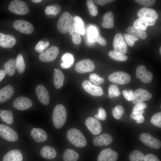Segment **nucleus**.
Masks as SVG:
<instances>
[{
	"instance_id": "f257e3e1",
	"label": "nucleus",
	"mask_w": 161,
	"mask_h": 161,
	"mask_svg": "<svg viewBox=\"0 0 161 161\" xmlns=\"http://www.w3.org/2000/svg\"><path fill=\"white\" fill-rule=\"evenodd\" d=\"M67 117V112L65 107L62 105H56L53 110L52 120L55 128H61L65 123Z\"/></svg>"
},
{
	"instance_id": "f03ea898",
	"label": "nucleus",
	"mask_w": 161,
	"mask_h": 161,
	"mask_svg": "<svg viewBox=\"0 0 161 161\" xmlns=\"http://www.w3.org/2000/svg\"><path fill=\"white\" fill-rule=\"evenodd\" d=\"M66 136L69 141L75 146L79 148L85 147L87 144L86 138L78 129L72 128L68 131Z\"/></svg>"
},
{
	"instance_id": "7ed1b4c3",
	"label": "nucleus",
	"mask_w": 161,
	"mask_h": 161,
	"mask_svg": "<svg viewBox=\"0 0 161 161\" xmlns=\"http://www.w3.org/2000/svg\"><path fill=\"white\" fill-rule=\"evenodd\" d=\"M73 18L68 12L63 13L60 17L57 24V28L61 33H67L70 28Z\"/></svg>"
},
{
	"instance_id": "20e7f679",
	"label": "nucleus",
	"mask_w": 161,
	"mask_h": 161,
	"mask_svg": "<svg viewBox=\"0 0 161 161\" xmlns=\"http://www.w3.org/2000/svg\"><path fill=\"white\" fill-rule=\"evenodd\" d=\"M8 9L12 13L20 15H25L29 11V8L26 3L19 0H14L11 1Z\"/></svg>"
},
{
	"instance_id": "39448f33",
	"label": "nucleus",
	"mask_w": 161,
	"mask_h": 161,
	"mask_svg": "<svg viewBox=\"0 0 161 161\" xmlns=\"http://www.w3.org/2000/svg\"><path fill=\"white\" fill-rule=\"evenodd\" d=\"M113 46L114 51L118 55H124L126 53L127 45L121 33H118L114 36Z\"/></svg>"
},
{
	"instance_id": "423d86ee",
	"label": "nucleus",
	"mask_w": 161,
	"mask_h": 161,
	"mask_svg": "<svg viewBox=\"0 0 161 161\" xmlns=\"http://www.w3.org/2000/svg\"><path fill=\"white\" fill-rule=\"evenodd\" d=\"M108 79L111 82L120 85H124L129 83L131 80L130 75L128 73L117 71L109 75Z\"/></svg>"
},
{
	"instance_id": "0eeeda50",
	"label": "nucleus",
	"mask_w": 161,
	"mask_h": 161,
	"mask_svg": "<svg viewBox=\"0 0 161 161\" xmlns=\"http://www.w3.org/2000/svg\"><path fill=\"white\" fill-rule=\"evenodd\" d=\"M59 53V48L56 46H53L41 53L39 56V59L43 62L52 61L57 58Z\"/></svg>"
},
{
	"instance_id": "6e6552de",
	"label": "nucleus",
	"mask_w": 161,
	"mask_h": 161,
	"mask_svg": "<svg viewBox=\"0 0 161 161\" xmlns=\"http://www.w3.org/2000/svg\"><path fill=\"white\" fill-rule=\"evenodd\" d=\"M0 136L8 141L15 142L18 139V135L14 130L3 124H0Z\"/></svg>"
},
{
	"instance_id": "1a4fd4ad",
	"label": "nucleus",
	"mask_w": 161,
	"mask_h": 161,
	"mask_svg": "<svg viewBox=\"0 0 161 161\" xmlns=\"http://www.w3.org/2000/svg\"><path fill=\"white\" fill-rule=\"evenodd\" d=\"M140 138L142 142L151 148L158 149L161 147V141L148 133L142 134L140 135Z\"/></svg>"
},
{
	"instance_id": "9d476101",
	"label": "nucleus",
	"mask_w": 161,
	"mask_h": 161,
	"mask_svg": "<svg viewBox=\"0 0 161 161\" xmlns=\"http://www.w3.org/2000/svg\"><path fill=\"white\" fill-rule=\"evenodd\" d=\"M95 66L93 62L89 59H84L78 62L75 64V69L76 72L80 73L93 71Z\"/></svg>"
},
{
	"instance_id": "9b49d317",
	"label": "nucleus",
	"mask_w": 161,
	"mask_h": 161,
	"mask_svg": "<svg viewBox=\"0 0 161 161\" xmlns=\"http://www.w3.org/2000/svg\"><path fill=\"white\" fill-rule=\"evenodd\" d=\"M13 26L17 31L26 34H31L34 30V27L31 23L23 20L15 21L13 23Z\"/></svg>"
},
{
	"instance_id": "f8f14e48",
	"label": "nucleus",
	"mask_w": 161,
	"mask_h": 161,
	"mask_svg": "<svg viewBox=\"0 0 161 161\" xmlns=\"http://www.w3.org/2000/svg\"><path fill=\"white\" fill-rule=\"evenodd\" d=\"M85 124L88 129L93 135H98L101 131V125L95 117H90L88 118L86 120Z\"/></svg>"
},
{
	"instance_id": "ddd939ff",
	"label": "nucleus",
	"mask_w": 161,
	"mask_h": 161,
	"mask_svg": "<svg viewBox=\"0 0 161 161\" xmlns=\"http://www.w3.org/2000/svg\"><path fill=\"white\" fill-rule=\"evenodd\" d=\"M152 97V94L147 90L142 89H138L134 92V97L132 103L136 105L148 100Z\"/></svg>"
},
{
	"instance_id": "4468645a",
	"label": "nucleus",
	"mask_w": 161,
	"mask_h": 161,
	"mask_svg": "<svg viewBox=\"0 0 161 161\" xmlns=\"http://www.w3.org/2000/svg\"><path fill=\"white\" fill-rule=\"evenodd\" d=\"M136 76L137 78L140 79L141 81L144 83L150 82L153 77L152 73L148 71L146 67L143 65H140L137 67Z\"/></svg>"
},
{
	"instance_id": "2eb2a0df",
	"label": "nucleus",
	"mask_w": 161,
	"mask_h": 161,
	"mask_svg": "<svg viewBox=\"0 0 161 161\" xmlns=\"http://www.w3.org/2000/svg\"><path fill=\"white\" fill-rule=\"evenodd\" d=\"M82 85L86 92L93 96H100L103 94V89L100 86L94 85L88 80L84 81Z\"/></svg>"
},
{
	"instance_id": "dca6fc26",
	"label": "nucleus",
	"mask_w": 161,
	"mask_h": 161,
	"mask_svg": "<svg viewBox=\"0 0 161 161\" xmlns=\"http://www.w3.org/2000/svg\"><path fill=\"white\" fill-rule=\"evenodd\" d=\"M32 105V102L30 98L21 96L16 98L14 101L13 105L16 109L25 110L30 108Z\"/></svg>"
},
{
	"instance_id": "f3484780",
	"label": "nucleus",
	"mask_w": 161,
	"mask_h": 161,
	"mask_svg": "<svg viewBox=\"0 0 161 161\" xmlns=\"http://www.w3.org/2000/svg\"><path fill=\"white\" fill-rule=\"evenodd\" d=\"M118 157L117 152L108 148L102 151L99 153L97 161H116Z\"/></svg>"
},
{
	"instance_id": "a211bd4d",
	"label": "nucleus",
	"mask_w": 161,
	"mask_h": 161,
	"mask_svg": "<svg viewBox=\"0 0 161 161\" xmlns=\"http://www.w3.org/2000/svg\"><path fill=\"white\" fill-rule=\"evenodd\" d=\"M35 91L39 101L44 105H48L50 98L48 92L46 87L42 85H39L36 87Z\"/></svg>"
},
{
	"instance_id": "6ab92c4d",
	"label": "nucleus",
	"mask_w": 161,
	"mask_h": 161,
	"mask_svg": "<svg viewBox=\"0 0 161 161\" xmlns=\"http://www.w3.org/2000/svg\"><path fill=\"white\" fill-rule=\"evenodd\" d=\"M16 43V39L14 36L0 32V47L4 48H10L13 47Z\"/></svg>"
},
{
	"instance_id": "aec40b11",
	"label": "nucleus",
	"mask_w": 161,
	"mask_h": 161,
	"mask_svg": "<svg viewBox=\"0 0 161 161\" xmlns=\"http://www.w3.org/2000/svg\"><path fill=\"white\" fill-rule=\"evenodd\" d=\"M14 92L13 87L9 85L0 89V103H4L9 100Z\"/></svg>"
},
{
	"instance_id": "412c9836",
	"label": "nucleus",
	"mask_w": 161,
	"mask_h": 161,
	"mask_svg": "<svg viewBox=\"0 0 161 161\" xmlns=\"http://www.w3.org/2000/svg\"><path fill=\"white\" fill-rule=\"evenodd\" d=\"M112 136L107 133H104L96 137L93 140L94 145L97 146H101L104 145H107L112 142Z\"/></svg>"
},
{
	"instance_id": "4be33fe9",
	"label": "nucleus",
	"mask_w": 161,
	"mask_h": 161,
	"mask_svg": "<svg viewBox=\"0 0 161 161\" xmlns=\"http://www.w3.org/2000/svg\"><path fill=\"white\" fill-rule=\"evenodd\" d=\"M137 16L139 18H147L155 21L158 17V14L155 10L146 7L140 9L137 13Z\"/></svg>"
},
{
	"instance_id": "5701e85b",
	"label": "nucleus",
	"mask_w": 161,
	"mask_h": 161,
	"mask_svg": "<svg viewBox=\"0 0 161 161\" xmlns=\"http://www.w3.org/2000/svg\"><path fill=\"white\" fill-rule=\"evenodd\" d=\"M155 23V21L146 18H140L134 23V27L143 30H146L149 26H153Z\"/></svg>"
},
{
	"instance_id": "b1692460",
	"label": "nucleus",
	"mask_w": 161,
	"mask_h": 161,
	"mask_svg": "<svg viewBox=\"0 0 161 161\" xmlns=\"http://www.w3.org/2000/svg\"><path fill=\"white\" fill-rule=\"evenodd\" d=\"M31 136L36 142L42 143L47 139V136L46 132L40 128H34L31 131Z\"/></svg>"
},
{
	"instance_id": "393cba45",
	"label": "nucleus",
	"mask_w": 161,
	"mask_h": 161,
	"mask_svg": "<svg viewBox=\"0 0 161 161\" xmlns=\"http://www.w3.org/2000/svg\"><path fill=\"white\" fill-rule=\"evenodd\" d=\"M23 157L21 151L18 150H11L3 157V161H22Z\"/></svg>"
},
{
	"instance_id": "a878e982",
	"label": "nucleus",
	"mask_w": 161,
	"mask_h": 161,
	"mask_svg": "<svg viewBox=\"0 0 161 161\" xmlns=\"http://www.w3.org/2000/svg\"><path fill=\"white\" fill-rule=\"evenodd\" d=\"M64 80V75L63 72L59 69H54L53 75V83L55 88L59 89L63 85Z\"/></svg>"
},
{
	"instance_id": "bb28decb",
	"label": "nucleus",
	"mask_w": 161,
	"mask_h": 161,
	"mask_svg": "<svg viewBox=\"0 0 161 161\" xmlns=\"http://www.w3.org/2000/svg\"><path fill=\"white\" fill-rule=\"evenodd\" d=\"M103 21L102 26L104 28L110 29L112 28L114 25V15L111 11L105 13L103 17Z\"/></svg>"
},
{
	"instance_id": "cd10ccee",
	"label": "nucleus",
	"mask_w": 161,
	"mask_h": 161,
	"mask_svg": "<svg viewBox=\"0 0 161 161\" xmlns=\"http://www.w3.org/2000/svg\"><path fill=\"white\" fill-rule=\"evenodd\" d=\"M40 153L43 157L47 159L54 158L57 154L55 149L49 145H46L43 147L41 149Z\"/></svg>"
},
{
	"instance_id": "c85d7f7f",
	"label": "nucleus",
	"mask_w": 161,
	"mask_h": 161,
	"mask_svg": "<svg viewBox=\"0 0 161 161\" xmlns=\"http://www.w3.org/2000/svg\"><path fill=\"white\" fill-rule=\"evenodd\" d=\"M16 69V59L14 58L10 59L4 64V71L9 75H13Z\"/></svg>"
},
{
	"instance_id": "c756f323",
	"label": "nucleus",
	"mask_w": 161,
	"mask_h": 161,
	"mask_svg": "<svg viewBox=\"0 0 161 161\" xmlns=\"http://www.w3.org/2000/svg\"><path fill=\"white\" fill-rule=\"evenodd\" d=\"M63 62L61 64V67L63 69H67L70 68L74 62V58L71 53H66L64 54L61 57Z\"/></svg>"
},
{
	"instance_id": "7c9ffc66",
	"label": "nucleus",
	"mask_w": 161,
	"mask_h": 161,
	"mask_svg": "<svg viewBox=\"0 0 161 161\" xmlns=\"http://www.w3.org/2000/svg\"><path fill=\"white\" fill-rule=\"evenodd\" d=\"M69 34L72 36L73 42L75 44H79L81 41L80 34L75 24L73 23L69 31Z\"/></svg>"
},
{
	"instance_id": "2f4dec72",
	"label": "nucleus",
	"mask_w": 161,
	"mask_h": 161,
	"mask_svg": "<svg viewBox=\"0 0 161 161\" xmlns=\"http://www.w3.org/2000/svg\"><path fill=\"white\" fill-rule=\"evenodd\" d=\"M79 158V155L74 150L70 149H66L63 154L64 161H77Z\"/></svg>"
},
{
	"instance_id": "473e14b6",
	"label": "nucleus",
	"mask_w": 161,
	"mask_h": 161,
	"mask_svg": "<svg viewBox=\"0 0 161 161\" xmlns=\"http://www.w3.org/2000/svg\"><path fill=\"white\" fill-rule=\"evenodd\" d=\"M126 31L130 34L137 36L142 39H145L147 37L146 33L144 30L134 26L129 27Z\"/></svg>"
},
{
	"instance_id": "72a5a7b5",
	"label": "nucleus",
	"mask_w": 161,
	"mask_h": 161,
	"mask_svg": "<svg viewBox=\"0 0 161 161\" xmlns=\"http://www.w3.org/2000/svg\"><path fill=\"white\" fill-rule=\"evenodd\" d=\"M0 116L1 120L7 124H11L13 122V113L11 110H0Z\"/></svg>"
},
{
	"instance_id": "f704fd0d",
	"label": "nucleus",
	"mask_w": 161,
	"mask_h": 161,
	"mask_svg": "<svg viewBox=\"0 0 161 161\" xmlns=\"http://www.w3.org/2000/svg\"><path fill=\"white\" fill-rule=\"evenodd\" d=\"M61 6L58 4H54L47 6L44 10L45 14L47 15H57L61 11Z\"/></svg>"
},
{
	"instance_id": "c9c22d12",
	"label": "nucleus",
	"mask_w": 161,
	"mask_h": 161,
	"mask_svg": "<svg viewBox=\"0 0 161 161\" xmlns=\"http://www.w3.org/2000/svg\"><path fill=\"white\" fill-rule=\"evenodd\" d=\"M129 158L130 161H146L145 156L141 152L137 150L132 152Z\"/></svg>"
},
{
	"instance_id": "e433bc0d",
	"label": "nucleus",
	"mask_w": 161,
	"mask_h": 161,
	"mask_svg": "<svg viewBox=\"0 0 161 161\" xmlns=\"http://www.w3.org/2000/svg\"><path fill=\"white\" fill-rule=\"evenodd\" d=\"M73 23L75 24L80 33L84 35L85 33V28L84 22L81 18L78 16L73 18Z\"/></svg>"
},
{
	"instance_id": "4c0bfd02",
	"label": "nucleus",
	"mask_w": 161,
	"mask_h": 161,
	"mask_svg": "<svg viewBox=\"0 0 161 161\" xmlns=\"http://www.w3.org/2000/svg\"><path fill=\"white\" fill-rule=\"evenodd\" d=\"M16 68L18 72L22 73L25 69V65L22 55L21 54L18 55L16 59Z\"/></svg>"
},
{
	"instance_id": "58836bf2",
	"label": "nucleus",
	"mask_w": 161,
	"mask_h": 161,
	"mask_svg": "<svg viewBox=\"0 0 161 161\" xmlns=\"http://www.w3.org/2000/svg\"><path fill=\"white\" fill-rule=\"evenodd\" d=\"M120 94V91L117 85L111 84L109 86L108 88V95L110 98L117 97Z\"/></svg>"
},
{
	"instance_id": "ea45409f",
	"label": "nucleus",
	"mask_w": 161,
	"mask_h": 161,
	"mask_svg": "<svg viewBox=\"0 0 161 161\" xmlns=\"http://www.w3.org/2000/svg\"><path fill=\"white\" fill-rule=\"evenodd\" d=\"M98 34L95 27L91 26L88 30V38L89 41L91 42H96V39Z\"/></svg>"
},
{
	"instance_id": "a19ab883",
	"label": "nucleus",
	"mask_w": 161,
	"mask_h": 161,
	"mask_svg": "<svg viewBox=\"0 0 161 161\" xmlns=\"http://www.w3.org/2000/svg\"><path fill=\"white\" fill-rule=\"evenodd\" d=\"M124 112V109L121 105H118L112 110V113L114 118L117 120L120 119Z\"/></svg>"
},
{
	"instance_id": "79ce46f5",
	"label": "nucleus",
	"mask_w": 161,
	"mask_h": 161,
	"mask_svg": "<svg viewBox=\"0 0 161 161\" xmlns=\"http://www.w3.org/2000/svg\"><path fill=\"white\" fill-rule=\"evenodd\" d=\"M130 118L136 120V122L140 124L143 122L145 121V118L141 112H132L130 115Z\"/></svg>"
},
{
	"instance_id": "37998d69",
	"label": "nucleus",
	"mask_w": 161,
	"mask_h": 161,
	"mask_svg": "<svg viewBox=\"0 0 161 161\" xmlns=\"http://www.w3.org/2000/svg\"><path fill=\"white\" fill-rule=\"evenodd\" d=\"M89 79L91 82L95 85H100L103 83L104 81L103 78L100 77L97 74L93 73L89 76Z\"/></svg>"
},
{
	"instance_id": "c03bdc74",
	"label": "nucleus",
	"mask_w": 161,
	"mask_h": 161,
	"mask_svg": "<svg viewBox=\"0 0 161 161\" xmlns=\"http://www.w3.org/2000/svg\"><path fill=\"white\" fill-rule=\"evenodd\" d=\"M151 123L154 125L161 128V112H159L154 114L152 116Z\"/></svg>"
},
{
	"instance_id": "a18cd8bd",
	"label": "nucleus",
	"mask_w": 161,
	"mask_h": 161,
	"mask_svg": "<svg viewBox=\"0 0 161 161\" xmlns=\"http://www.w3.org/2000/svg\"><path fill=\"white\" fill-rule=\"evenodd\" d=\"M109 57L112 59L119 61H125L128 59V57L126 55H119L116 54L114 50H111L109 53Z\"/></svg>"
},
{
	"instance_id": "49530a36",
	"label": "nucleus",
	"mask_w": 161,
	"mask_h": 161,
	"mask_svg": "<svg viewBox=\"0 0 161 161\" xmlns=\"http://www.w3.org/2000/svg\"><path fill=\"white\" fill-rule=\"evenodd\" d=\"M124 37L128 45L131 47L133 46L135 42L139 39L137 37L127 34H125Z\"/></svg>"
},
{
	"instance_id": "de8ad7c7",
	"label": "nucleus",
	"mask_w": 161,
	"mask_h": 161,
	"mask_svg": "<svg viewBox=\"0 0 161 161\" xmlns=\"http://www.w3.org/2000/svg\"><path fill=\"white\" fill-rule=\"evenodd\" d=\"M95 118L97 119L105 120L107 117V114L105 110L101 107L98 108V114L95 115Z\"/></svg>"
},
{
	"instance_id": "09e8293b",
	"label": "nucleus",
	"mask_w": 161,
	"mask_h": 161,
	"mask_svg": "<svg viewBox=\"0 0 161 161\" xmlns=\"http://www.w3.org/2000/svg\"><path fill=\"white\" fill-rule=\"evenodd\" d=\"M146 106V104L143 102L136 104L133 107L132 112H137L143 114L144 113V109Z\"/></svg>"
},
{
	"instance_id": "8fccbe9b",
	"label": "nucleus",
	"mask_w": 161,
	"mask_h": 161,
	"mask_svg": "<svg viewBox=\"0 0 161 161\" xmlns=\"http://www.w3.org/2000/svg\"><path fill=\"white\" fill-rule=\"evenodd\" d=\"M122 93L125 98L128 100L132 101L134 97V92L132 90L129 91L124 90L122 91Z\"/></svg>"
},
{
	"instance_id": "3c124183",
	"label": "nucleus",
	"mask_w": 161,
	"mask_h": 161,
	"mask_svg": "<svg viewBox=\"0 0 161 161\" xmlns=\"http://www.w3.org/2000/svg\"><path fill=\"white\" fill-rule=\"evenodd\" d=\"M136 2L139 3L140 5L144 7H148L153 5L156 2L154 0H136Z\"/></svg>"
},
{
	"instance_id": "603ef678",
	"label": "nucleus",
	"mask_w": 161,
	"mask_h": 161,
	"mask_svg": "<svg viewBox=\"0 0 161 161\" xmlns=\"http://www.w3.org/2000/svg\"><path fill=\"white\" fill-rule=\"evenodd\" d=\"M44 43L43 41H39L36 45L35 48V50L39 53H41L45 50L44 47Z\"/></svg>"
},
{
	"instance_id": "864d4df0",
	"label": "nucleus",
	"mask_w": 161,
	"mask_h": 161,
	"mask_svg": "<svg viewBox=\"0 0 161 161\" xmlns=\"http://www.w3.org/2000/svg\"><path fill=\"white\" fill-rule=\"evenodd\" d=\"M145 157L146 161H160L156 155L151 153L147 154Z\"/></svg>"
},
{
	"instance_id": "5fc2aeb1",
	"label": "nucleus",
	"mask_w": 161,
	"mask_h": 161,
	"mask_svg": "<svg viewBox=\"0 0 161 161\" xmlns=\"http://www.w3.org/2000/svg\"><path fill=\"white\" fill-rule=\"evenodd\" d=\"M89 12L90 14L93 16H96L98 13V8L97 6L94 5L88 8Z\"/></svg>"
},
{
	"instance_id": "6e6d98bb",
	"label": "nucleus",
	"mask_w": 161,
	"mask_h": 161,
	"mask_svg": "<svg viewBox=\"0 0 161 161\" xmlns=\"http://www.w3.org/2000/svg\"><path fill=\"white\" fill-rule=\"evenodd\" d=\"M96 42H97L102 46H105L106 44L105 39L98 33L96 39Z\"/></svg>"
},
{
	"instance_id": "4d7b16f0",
	"label": "nucleus",
	"mask_w": 161,
	"mask_h": 161,
	"mask_svg": "<svg viewBox=\"0 0 161 161\" xmlns=\"http://www.w3.org/2000/svg\"><path fill=\"white\" fill-rule=\"evenodd\" d=\"M95 2L100 5H106L107 3H111L114 0H95Z\"/></svg>"
},
{
	"instance_id": "13d9d810",
	"label": "nucleus",
	"mask_w": 161,
	"mask_h": 161,
	"mask_svg": "<svg viewBox=\"0 0 161 161\" xmlns=\"http://www.w3.org/2000/svg\"><path fill=\"white\" fill-rule=\"evenodd\" d=\"M6 73L4 71L0 69V82L3 79Z\"/></svg>"
},
{
	"instance_id": "bf43d9fd",
	"label": "nucleus",
	"mask_w": 161,
	"mask_h": 161,
	"mask_svg": "<svg viewBox=\"0 0 161 161\" xmlns=\"http://www.w3.org/2000/svg\"><path fill=\"white\" fill-rule=\"evenodd\" d=\"M86 5L88 8H89L94 5L95 4L93 0H88L86 1Z\"/></svg>"
},
{
	"instance_id": "052dcab7",
	"label": "nucleus",
	"mask_w": 161,
	"mask_h": 161,
	"mask_svg": "<svg viewBox=\"0 0 161 161\" xmlns=\"http://www.w3.org/2000/svg\"><path fill=\"white\" fill-rule=\"evenodd\" d=\"M31 1L33 3H39L42 1L41 0H32Z\"/></svg>"
},
{
	"instance_id": "680f3d73",
	"label": "nucleus",
	"mask_w": 161,
	"mask_h": 161,
	"mask_svg": "<svg viewBox=\"0 0 161 161\" xmlns=\"http://www.w3.org/2000/svg\"><path fill=\"white\" fill-rule=\"evenodd\" d=\"M161 47H160V54L161 53Z\"/></svg>"
}]
</instances>
